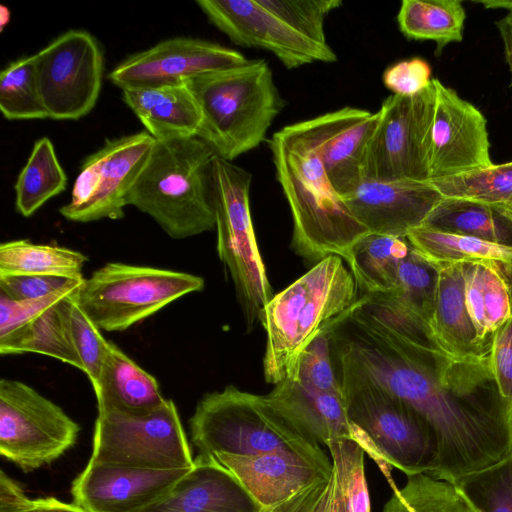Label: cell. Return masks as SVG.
Listing matches in <instances>:
<instances>
[{
    "mask_svg": "<svg viewBox=\"0 0 512 512\" xmlns=\"http://www.w3.org/2000/svg\"><path fill=\"white\" fill-rule=\"evenodd\" d=\"M336 374L374 384L432 429L438 466L431 477L457 482L512 451V411L489 356L464 360L400 337L356 306L331 334Z\"/></svg>",
    "mask_w": 512,
    "mask_h": 512,
    "instance_id": "cell-1",
    "label": "cell"
},
{
    "mask_svg": "<svg viewBox=\"0 0 512 512\" xmlns=\"http://www.w3.org/2000/svg\"><path fill=\"white\" fill-rule=\"evenodd\" d=\"M268 144L292 214L293 249L310 262L331 255L346 261L354 243L369 231L332 187L303 121L275 132Z\"/></svg>",
    "mask_w": 512,
    "mask_h": 512,
    "instance_id": "cell-2",
    "label": "cell"
},
{
    "mask_svg": "<svg viewBox=\"0 0 512 512\" xmlns=\"http://www.w3.org/2000/svg\"><path fill=\"white\" fill-rule=\"evenodd\" d=\"M357 287L342 258L331 255L273 296L259 318L266 333L268 383L276 385L292 374L303 349L355 306Z\"/></svg>",
    "mask_w": 512,
    "mask_h": 512,
    "instance_id": "cell-3",
    "label": "cell"
},
{
    "mask_svg": "<svg viewBox=\"0 0 512 512\" xmlns=\"http://www.w3.org/2000/svg\"><path fill=\"white\" fill-rule=\"evenodd\" d=\"M198 137L156 141L128 196L173 239L215 229L213 162Z\"/></svg>",
    "mask_w": 512,
    "mask_h": 512,
    "instance_id": "cell-4",
    "label": "cell"
},
{
    "mask_svg": "<svg viewBox=\"0 0 512 512\" xmlns=\"http://www.w3.org/2000/svg\"><path fill=\"white\" fill-rule=\"evenodd\" d=\"M187 85L202 117L196 137L217 157L231 162L265 140L284 106L263 59L197 76Z\"/></svg>",
    "mask_w": 512,
    "mask_h": 512,
    "instance_id": "cell-5",
    "label": "cell"
},
{
    "mask_svg": "<svg viewBox=\"0 0 512 512\" xmlns=\"http://www.w3.org/2000/svg\"><path fill=\"white\" fill-rule=\"evenodd\" d=\"M189 428L201 456L216 452H287L332 466L322 446L276 408L267 395L242 391L233 385L205 394L189 419Z\"/></svg>",
    "mask_w": 512,
    "mask_h": 512,
    "instance_id": "cell-6",
    "label": "cell"
},
{
    "mask_svg": "<svg viewBox=\"0 0 512 512\" xmlns=\"http://www.w3.org/2000/svg\"><path fill=\"white\" fill-rule=\"evenodd\" d=\"M204 285L186 272L109 262L84 279L76 301L100 330L122 332Z\"/></svg>",
    "mask_w": 512,
    "mask_h": 512,
    "instance_id": "cell-7",
    "label": "cell"
},
{
    "mask_svg": "<svg viewBox=\"0 0 512 512\" xmlns=\"http://www.w3.org/2000/svg\"><path fill=\"white\" fill-rule=\"evenodd\" d=\"M213 175L217 252L233 281L249 331L274 296L253 229L249 202L252 175L217 156Z\"/></svg>",
    "mask_w": 512,
    "mask_h": 512,
    "instance_id": "cell-8",
    "label": "cell"
},
{
    "mask_svg": "<svg viewBox=\"0 0 512 512\" xmlns=\"http://www.w3.org/2000/svg\"><path fill=\"white\" fill-rule=\"evenodd\" d=\"M350 422L359 427L384 460L407 477L432 476L438 444L429 425L409 406L366 381L337 374Z\"/></svg>",
    "mask_w": 512,
    "mask_h": 512,
    "instance_id": "cell-9",
    "label": "cell"
},
{
    "mask_svg": "<svg viewBox=\"0 0 512 512\" xmlns=\"http://www.w3.org/2000/svg\"><path fill=\"white\" fill-rule=\"evenodd\" d=\"M436 80L412 96L387 97L368 144L364 179L430 181Z\"/></svg>",
    "mask_w": 512,
    "mask_h": 512,
    "instance_id": "cell-10",
    "label": "cell"
},
{
    "mask_svg": "<svg viewBox=\"0 0 512 512\" xmlns=\"http://www.w3.org/2000/svg\"><path fill=\"white\" fill-rule=\"evenodd\" d=\"M89 462L156 470L189 469L194 465L171 399L143 415L98 413Z\"/></svg>",
    "mask_w": 512,
    "mask_h": 512,
    "instance_id": "cell-11",
    "label": "cell"
},
{
    "mask_svg": "<svg viewBox=\"0 0 512 512\" xmlns=\"http://www.w3.org/2000/svg\"><path fill=\"white\" fill-rule=\"evenodd\" d=\"M79 431L60 406L28 384L0 380V454L24 472L58 459Z\"/></svg>",
    "mask_w": 512,
    "mask_h": 512,
    "instance_id": "cell-12",
    "label": "cell"
},
{
    "mask_svg": "<svg viewBox=\"0 0 512 512\" xmlns=\"http://www.w3.org/2000/svg\"><path fill=\"white\" fill-rule=\"evenodd\" d=\"M155 142L147 131L107 140L84 159L71 199L59 213L80 223L123 218L129 193Z\"/></svg>",
    "mask_w": 512,
    "mask_h": 512,
    "instance_id": "cell-13",
    "label": "cell"
},
{
    "mask_svg": "<svg viewBox=\"0 0 512 512\" xmlns=\"http://www.w3.org/2000/svg\"><path fill=\"white\" fill-rule=\"evenodd\" d=\"M49 119L78 120L97 103L103 78L101 46L89 32L68 30L34 54Z\"/></svg>",
    "mask_w": 512,
    "mask_h": 512,
    "instance_id": "cell-14",
    "label": "cell"
},
{
    "mask_svg": "<svg viewBox=\"0 0 512 512\" xmlns=\"http://www.w3.org/2000/svg\"><path fill=\"white\" fill-rule=\"evenodd\" d=\"M196 4L234 44L269 51L288 69L337 60L330 45H319L294 31L260 0H197Z\"/></svg>",
    "mask_w": 512,
    "mask_h": 512,
    "instance_id": "cell-15",
    "label": "cell"
},
{
    "mask_svg": "<svg viewBox=\"0 0 512 512\" xmlns=\"http://www.w3.org/2000/svg\"><path fill=\"white\" fill-rule=\"evenodd\" d=\"M239 51L192 37H174L128 56L108 74L118 88L187 83L213 71L247 62Z\"/></svg>",
    "mask_w": 512,
    "mask_h": 512,
    "instance_id": "cell-16",
    "label": "cell"
},
{
    "mask_svg": "<svg viewBox=\"0 0 512 512\" xmlns=\"http://www.w3.org/2000/svg\"><path fill=\"white\" fill-rule=\"evenodd\" d=\"M435 80L430 181L491 166L486 118L453 89Z\"/></svg>",
    "mask_w": 512,
    "mask_h": 512,
    "instance_id": "cell-17",
    "label": "cell"
},
{
    "mask_svg": "<svg viewBox=\"0 0 512 512\" xmlns=\"http://www.w3.org/2000/svg\"><path fill=\"white\" fill-rule=\"evenodd\" d=\"M342 199L369 233L406 238L443 199L430 181L365 178Z\"/></svg>",
    "mask_w": 512,
    "mask_h": 512,
    "instance_id": "cell-18",
    "label": "cell"
},
{
    "mask_svg": "<svg viewBox=\"0 0 512 512\" xmlns=\"http://www.w3.org/2000/svg\"><path fill=\"white\" fill-rule=\"evenodd\" d=\"M189 469L156 470L88 461L73 481V503L87 512H134L162 496Z\"/></svg>",
    "mask_w": 512,
    "mask_h": 512,
    "instance_id": "cell-19",
    "label": "cell"
},
{
    "mask_svg": "<svg viewBox=\"0 0 512 512\" xmlns=\"http://www.w3.org/2000/svg\"><path fill=\"white\" fill-rule=\"evenodd\" d=\"M303 123L332 187L341 197L347 195L364 179L366 150L378 124V112L344 107Z\"/></svg>",
    "mask_w": 512,
    "mask_h": 512,
    "instance_id": "cell-20",
    "label": "cell"
},
{
    "mask_svg": "<svg viewBox=\"0 0 512 512\" xmlns=\"http://www.w3.org/2000/svg\"><path fill=\"white\" fill-rule=\"evenodd\" d=\"M211 456L256 504L259 512L288 500L311 484L328 478L325 466L296 454L270 452L235 455L216 452Z\"/></svg>",
    "mask_w": 512,
    "mask_h": 512,
    "instance_id": "cell-21",
    "label": "cell"
},
{
    "mask_svg": "<svg viewBox=\"0 0 512 512\" xmlns=\"http://www.w3.org/2000/svg\"><path fill=\"white\" fill-rule=\"evenodd\" d=\"M134 512H259L256 504L211 456L198 455L173 486Z\"/></svg>",
    "mask_w": 512,
    "mask_h": 512,
    "instance_id": "cell-22",
    "label": "cell"
},
{
    "mask_svg": "<svg viewBox=\"0 0 512 512\" xmlns=\"http://www.w3.org/2000/svg\"><path fill=\"white\" fill-rule=\"evenodd\" d=\"M121 91L125 104L156 141L196 137L202 117L187 83Z\"/></svg>",
    "mask_w": 512,
    "mask_h": 512,
    "instance_id": "cell-23",
    "label": "cell"
},
{
    "mask_svg": "<svg viewBox=\"0 0 512 512\" xmlns=\"http://www.w3.org/2000/svg\"><path fill=\"white\" fill-rule=\"evenodd\" d=\"M439 266L435 309L430 329L441 349L456 358L482 360L489 356L491 343L477 335L465 302L462 263Z\"/></svg>",
    "mask_w": 512,
    "mask_h": 512,
    "instance_id": "cell-24",
    "label": "cell"
},
{
    "mask_svg": "<svg viewBox=\"0 0 512 512\" xmlns=\"http://www.w3.org/2000/svg\"><path fill=\"white\" fill-rule=\"evenodd\" d=\"M271 403L321 446L351 439V422L343 396L303 385L292 379L267 394Z\"/></svg>",
    "mask_w": 512,
    "mask_h": 512,
    "instance_id": "cell-25",
    "label": "cell"
},
{
    "mask_svg": "<svg viewBox=\"0 0 512 512\" xmlns=\"http://www.w3.org/2000/svg\"><path fill=\"white\" fill-rule=\"evenodd\" d=\"M93 389L98 413L143 415L158 409L166 401L155 377L112 342H109Z\"/></svg>",
    "mask_w": 512,
    "mask_h": 512,
    "instance_id": "cell-26",
    "label": "cell"
},
{
    "mask_svg": "<svg viewBox=\"0 0 512 512\" xmlns=\"http://www.w3.org/2000/svg\"><path fill=\"white\" fill-rule=\"evenodd\" d=\"M499 266L462 263L467 310L484 343H492L494 332L512 316L509 289Z\"/></svg>",
    "mask_w": 512,
    "mask_h": 512,
    "instance_id": "cell-27",
    "label": "cell"
},
{
    "mask_svg": "<svg viewBox=\"0 0 512 512\" xmlns=\"http://www.w3.org/2000/svg\"><path fill=\"white\" fill-rule=\"evenodd\" d=\"M423 227L512 247V219L499 206L443 198Z\"/></svg>",
    "mask_w": 512,
    "mask_h": 512,
    "instance_id": "cell-28",
    "label": "cell"
},
{
    "mask_svg": "<svg viewBox=\"0 0 512 512\" xmlns=\"http://www.w3.org/2000/svg\"><path fill=\"white\" fill-rule=\"evenodd\" d=\"M411 248L406 238L367 233L354 243L346 262L363 294L383 293L395 288L400 263Z\"/></svg>",
    "mask_w": 512,
    "mask_h": 512,
    "instance_id": "cell-29",
    "label": "cell"
},
{
    "mask_svg": "<svg viewBox=\"0 0 512 512\" xmlns=\"http://www.w3.org/2000/svg\"><path fill=\"white\" fill-rule=\"evenodd\" d=\"M466 12L459 0H403L397 15L402 34L414 40H432L436 54L463 39Z\"/></svg>",
    "mask_w": 512,
    "mask_h": 512,
    "instance_id": "cell-30",
    "label": "cell"
},
{
    "mask_svg": "<svg viewBox=\"0 0 512 512\" xmlns=\"http://www.w3.org/2000/svg\"><path fill=\"white\" fill-rule=\"evenodd\" d=\"M406 239L416 252L435 264L480 262L512 265V247L474 237L421 226L410 231Z\"/></svg>",
    "mask_w": 512,
    "mask_h": 512,
    "instance_id": "cell-31",
    "label": "cell"
},
{
    "mask_svg": "<svg viewBox=\"0 0 512 512\" xmlns=\"http://www.w3.org/2000/svg\"><path fill=\"white\" fill-rule=\"evenodd\" d=\"M88 257L57 244L12 240L0 245V274H34L82 278Z\"/></svg>",
    "mask_w": 512,
    "mask_h": 512,
    "instance_id": "cell-32",
    "label": "cell"
},
{
    "mask_svg": "<svg viewBox=\"0 0 512 512\" xmlns=\"http://www.w3.org/2000/svg\"><path fill=\"white\" fill-rule=\"evenodd\" d=\"M66 186L67 176L54 146L48 137H42L34 143L14 185L15 208L20 215L30 217Z\"/></svg>",
    "mask_w": 512,
    "mask_h": 512,
    "instance_id": "cell-33",
    "label": "cell"
},
{
    "mask_svg": "<svg viewBox=\"0 0 512 512\" xmlns=\"http://www.w3.org/2000/svg\"><path fill=\"white\" fill-rule=\"evenodd\" d=\"M59 303L28 324L0 337V353L42 354L82 371L81 363L69 340Z\"/></svg>",
    "mask_w": 512,
    "mask_h": 512,
    "instance_id": "cell-34",
    "label": "cell"
},
{
    "mask_svg": "<svg viewBox=\"0 0 512 512\" xmlns=\"http://www.w3.org/2000/svg\"><path fill=\"white\" fill-rule=\"evenodd\" d=\"M443 198L471 200L506 207L512 204V161L431 180Z\"/></svg>",
    "mask_w": 512,
    "mask_h": 512,
    "instance_id": "cell-35",
    "label": "cell"
},
{
    "mask_svg": "<svg viewBox=\"0 0 512 512\" xmlns=\"http://www.w3.org/2000/svg\"><path fill=\"white\" fill-rule=\"evenodd\" d=\"M0 110L8 120L48 118L38 85L34 55L17 59L1 71Z\"/></svg>",
    "mask_w": 512,
    "mask_h": 512,
    "instance_id": "cell-36",
    "label": "cell"
},
{
    "mask_svg": "<svg viewBox=\"0 0 512 512\" xmlns=\"http://www.w3.org/2000/svg\"><path fill=\"white\" fill-rule=\"evenodd\" d=\"M439 280V266L411 248L400 263L392 299L430 324Z\"/></svg>",
    "mask_w": 512,
    "mask_h": 512,
    "instance_id": "cell-37",
    "label": "cell"
},
{
    "mask_svg": "<svg viewBox=\"0 0 512 512\" xmlns=\"http://www.w3.org/2000/svg\"><path fill=\"white\" fill-rule=\"evenodd\" d=\"M454 484L479 512H512V451Z\"/></svg>",
    "mask_w": 512,
    "mask_h": 512,
    "instance_id": "cell-38",
    "label": "cell"
},
{
    "mask_svg": "<svg viewBox=\"0 0 512 512\" xmlns=\"http://www.w3.org/2000/svg\"><path fill=\"white\" fill-rule=\"evenodd\" d=\"M77 292L63 299L59 307L69 340L81 363L82 372L87 375L93 387L99 379L109 341L102 336L101 330L78 305Z\"/></svg>",
    "mask_w": 512,
    "mask_h": 512,
    "instance_id": "cell-39",
    "label": "cell"
},
{
    "mask_svg": "<svg viewBox=\"0 0 512 512\" xmlns=\"http://www.w3.org/2000/svg\"><path fill=\"white\" fill-rule=\"evenodd\" d=\"M390 487L411 512H479L455 484L426 474L408 476L401 489Z\"/></svg>",
    "mask_w": 512,
    "mask_h": 512,
    "instance_id": "cell-40",
    "label": "cell"
},
{
    "mask_svg": "<svg viewBox=\"0 0 512 512\" xmlns=\"http://www.w3.org/2000/svg\"><path fill=\"white\" fill-rule=\"evenodd\" d=\"M344 316L322 329L303 349L292 374L286 379L342 396L341 385L332 359L331 334Z\"/></svg>",
    "mask_w": 512,
    "mask_h": 512,
    "instance_id": "cell-41",
    "label": "cell"
},
{
    "mask_svg": "<svg viewBox=\"0 0 512 512\" xmlns=\"http://www.w3.org/2000/svg\"><path fill=\"white\" fill-rule=\"evenodd\" d=\"M327 450L341 478L347 511L371 512L363 449L352 439H341Z\"/></svg>",
    "mask_w": 512,
    "mask_h": 512,
    "instance_id": "cell-42",
    "label": "cell"
},
{
    "mask_svg": "<svg viewBox=\"0 0 512 512\" xmlns=\"http://www.w3.org/2000/svg\"><path fill=\"white\" fill-rule=\"evenodd\" d=\"M290 28L311 41L329 46L325 35L327 15L342 5L339 0H260Z\"/></svg>",
    "mask_w": 512,
    "mask_h": 512,
    "instance_id": "cell-43",
    "label": "cell"
},
{
    "mask_svg": "<svg viewBox=\"0 0 512 512\" xmlns=\"http://www.w3.org/2000/svg\"><path fill=\"white\" fill-rule=\"evenodd\" d=\"M261 512H348L337 467L333 464L328 478L311 484L281 504Z\"/></svg>",
    "mask_w": 512,
    "mask_h": 512,
    "instance_id": "cell-44",
    "label": "cell"
},
{
    "mask_svg": "<svg viewBox=\"0 0 512 512\" xmlns=\"http://www.w3.org/2000/svg\"><path fill=\"white\" fill-rule=\"evenodd\" d=\"M82 284L41 298L22 301L12 300L0 293V337L10 334L39 317L52 306L77 292Z\"/></svg>",
    "mask_w": 512,
    "mask_h": 512,
    "instance_id": "cell-45",
    "label": "cell"
},
{
    "mask_svg": "<svg viewBox=\"0 0 512 512\" xmlns=\"http://www.w3.org/2000/svg\"><path fill=\"white\" fill-rule=\"evenodd\" d=\"M84 279L34 274H0V293L16 301L37 299L80 286Z\"/></svg>",
    "mask_w": 512,
    "mask_h": 512,
    "instance_id": "cell-46",
    "label": "cell"
},
{
    "mask_svg": "<svg viewBox=\"0 0 512 512\" xmlns=\"http://www.w3.org/2000/svg\"><path fill=\"white\" fill-rule=\"evenodd\" d=\"M489 359L500 395L512 411V316L494 332Z\"/></svg>",
    "mask_w": 512,
    "mask_h": 512,
    "instance_id": "cell-47",
    "label": "cell"
},
{
    "mask_svg": "<svg viewBox=\"0 0 512 512\" xmlns=\"http://www.w3.org/2000/svg\"><path fill=\"white\" fill-rule=\"evenodd\" d=\"M431 81L430 65L418 57L397 62L383 73L384 85L396 95H415L428 87Z\"/></svg>",
    "mask_w": 512,
    "mask_h": 512,
    "instance_id": "cell-48",
    "label": "cell"
},
{
    "mask_svg": "<svg viewBox=\"0 0 512 512\" xmlns=\"http://www.w3.org/2000/svg\"><path fill=\"white\" fill-rule=\"evenodd\" d=\"M32 500L22 487L3 470L0 471V512H25Z\"/></svg>",
    "mask_w": 512,
    "mask_h": 512,
    "instance_id": "cell-49",
    "label": "cell"
},
{
    "mask_svg": "<svg viewBox=\"0 0 512 512\" xmlns=\"http://www.w3.org/2000/svg\"><path fill=\"white\" fill-rule=\"evenodd\" d=\"M25 512H87L74 503H66L54 497L32 500Z\"/></svg>",
    "mask_w": 512,
    "mask_h": 512,
    "instance_id": "cell-50",
    "label": "cell"
},
{
    "mask_svg": "<svg viewBox=\"0 0 512 512\" xmlns=\"http://www.w3.org/2000/svg\"><path fill=\"white\" fill-rule=\"evenodd\" d=\"M495 24L503 43L504 58L509 69L510 86L512 88V10L507 12Z\"/></svg>",
    "mask_w": 512,
    "mask_h": 512,
    "instance_id": "cell-51",
    "label": "cell"
},
{
    "mask_svg": "<svg viewBox=\"0 0 512 512\" xmlns=\"http://www.w3.org/2000/svg\"><path fill=\"white\" fill-rule=\"evenodd\" d=\"M499 270L503 275L510 294V302H511V312H512V265L509 266H499Z\"/></svg>",
    "mask_w": 512,
    "mask_h": 512,
    "instance_id": "cell-52",
    "label": "cell"
},
{
    "mask_svg": "<svg viewBox=\"0 0 512 512\" xmlns=\"http://www.w3.org/2000/svg\"><path fill=\"white\" fill-rule=\"evenodd\" d=\"M481 3L488 9L503 8L508 12L512 10V1H481Z\"/></svg>",
    "mask_w": 512,
    "mask_h": 512,
    "instance_id": "cell-53",
    "label": "cell"
},
{
    "mask_svg": "<svg viewBox=\"0 0 512 512\" xmlns=\"http://www.w3.org/2000/svg\"><path fill=\"white\" fill-rule=\"evenodd\" d=\"M9 20H10V11L6 6L2 5L0 8L1 31H3L4 27L9 23Z\"/></svg>",
    "mask_w": 512,
    "mask_h": 512,
    "instance_id": "cell-54",
    "label": "cell"
},
{
    "mask_svg": "<svg viewBox=\"0 0 512 512\" xmlns=\"http://www.w3.org/2000/svg\"><path fill=\"white\" fill-rule=\"evenodd\" d=\"M506 213L509 215V217L512 219V204L506 206V207H502Z\"/></svg>",
    "mask_w": 512,
    "mask_h": 512,
    "instance_id": "cell-55",
    "label": "cell"
}]
</instances>
